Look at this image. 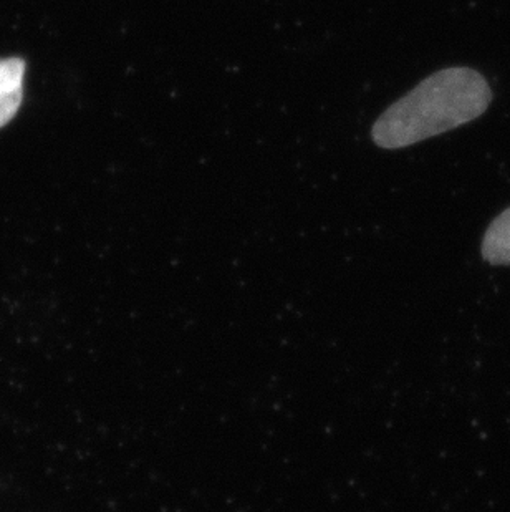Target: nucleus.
I'll use <instances>...</instances> for the list:
<instances>
[{
    "label": "nucleus",
    "instance_id": "obj_1",
    "mask_svg": "<svg viewBox=\"0 0 510 512\" xmlns=\"http://www.w3.org/2000/svg\"><path fill=\"white\" fill-rule=\"evenodd\" d=\"M491 102V87L481 73L444 68L386 108L371 128V140L383 150L408 148L471 123Z\"/></svg>",
    "mask_w": 510,
    "mask_h": 512
},
{
    "label": "nucleus",
    "instance_id": "obj_2",
    "mask_svg": "<svg viewBox=\"0 0 510 512\" xmlns=\"http://www.w3.org/2000/svg\"><path fill=\"white\" fill-rule=\"evenodd\" d=\"M25 63L20 58L0 60V128L7 125L22 103Z\"/></svg>",
    "mask_w": 510,
    "mask_h": 512
},
{
    "label": "nucleus",
    "instance_id": "obj_3",
    "mask_svg": "<svg viewBox=\"0 0 510 512\" xmlns=\"http://www.w3.org/2000/svg\"><path fill=\"white\" fill-rule=\"evenodd\" d=\"M482 257L492 266H510V208L502 211L487 228Z\"/></svg>",
    "mask_w": 510,
    "mask_h": 512
}]
</instances>
